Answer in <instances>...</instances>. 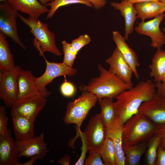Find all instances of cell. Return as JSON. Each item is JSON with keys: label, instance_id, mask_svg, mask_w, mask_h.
I'll return each instance as SVG.
<instances>
[{"label": "cell", "instance_id": "e575fe53", "mask_svg": "<svg viewBox=\"0 0 165 165\" xmlns=\"http://www.w3.org/2000/svg\"><path fill=\"white\" fill-rule=\"evenodd\" d=\"M156 165H165V149L159 147Z\"/></svg>", "mask_w": 165, "mask_h": 165}, {"label": "cell", "instance_id": "ab89813d", "mask_svg": "<svg viewBox=\"0 0 165 165\" xmlns=\"http://www.w3.org/2000/svg\"><path fill=\"white\" fill-rule=\"evenodd\" d=\"M38 159V158L37 156H33L31 157V159L27 162L23 163H20V165H32L34 164Z\"/></svg>", "mask_w": 165, "mask_h": 165}, {"label": "cell", "instance_id": "4dcf8cb0", "mask_svg": "<svg viewBox=\"0 0 165 165\" xmlns=\"http://www.w3.org/2000/svg\"><path fill=\"white\" fill-rule=\"evenodd\" d=\"M84 165H105L100 152L95 150H89L87 158L85 159Z\"/></svg>", "mask_w": 165, "mask_h": 165}, {"label": "cell", "instance_id": "f6af8a7d", "mask_svg": "<svg viewBox=\"0 0 165 165\" xmlns=\"http://www.w3.org/2000/svg\"><path fill=\"white\" fill-rule=\"evenodd\" d=\"M161 82L165 83V69L163 75L162 81Z\"/></svg>", "mask_w": 165, "mask_h": 165}, {"label": "cell", "instance_id": "ac0fdd59", "mask_svg": "<svg viewBox=\"0 0 165 165\" xmlns=\"http://www.w3.org/2000/svg\"><path fill=\"white\" fill-rule=\"evenodd\" d=\"M35 77L30 70H24L22 69L20 70L18 75V91L17 101L37 96H42L36 87Z\"/></svg>", "mask_w": 165, "mask_h": 165}, {"label": "cell", "instance_id": "ee69618b", "mask_svg": "<svg viewBox=\"0 0 165 165\" xmlns=\"http://www.w3.org/2000/svg\"><path fill=\"white\" fill-rule=\"evenodd\" d=\"M159 1L162 2L165 6V0H159ZM163 31L165 33V28H163L162 29Z\"/></svg>", "mask_w": 165, "mask_h": 165}, {"label": "cell", "instance_id": "d590c367", "mask_svg": "<svg viewBox=\"0 0 165 165\" xmlns=\"http://www.w3.org/2000/svg\"><path fill=\"white\" fill-rule=\"evenodd\" d=\"M82 152L79 158L76 163L75 165H84V161L85 160L86 153L88 151V148L85 142L82 140Z\"/></svg>", "mask_w": 165, "mask_h": 165}, {"label": "cell", "instance_id": "5bb4252c", "mask_svg": "<svg viewBox=\"0 0 165 165\" xmlns=\"http://www.w3.org/2000/svg\"><path fill=\"white\" fill-rule=\"evenodd\" d=\"M139 112L156 124H165V98L156 94L151 99L141 104Z\"/></svg>", "mask_w": 165, "mask_h": 165}, {"label": "cell", "instance_id": "3957f363", "mask_svg": "<svg viewBox=\"0 0 165 165\" xmlns=\"http://www.w3.org/2000/svg\"><path fill=\"white\" fill-rule=\"evenodd\" d=\"M162 125L154 123L138 112L129 118L124 124L123 145L130 146L146 141L159 130Z\"/></svg>", "mask_w": 165, "mask_h": 165}, {"label": "cell", "instance_id": "8d00e7d4", "mask_svg": "<svg viewBox=\"0 0 165 165\" xmlns=\"http://www.w3.org/2000/svg\"><path fill=\"white\" fill-rule=\"evenodd\" d=\"M156 94L158 96L165 98V83L161 82H155Z\"/></svg>", "mask_w": 165, "mask_h": 165}, {"label": "cell", "instance_id": "277c9868", "mask_svg": "<svg viewBox=\"0 0 165 165\" xmlns=\"http://www.w3.org/2000/svg\"><path fill=\"white\" fill-rule=\"evenodd\" d=\"M18 17L30 28V32L35 37L33 44L40 56L46 52L58 56L61 55L62 53L57 46L55 35L50 31L47 24L30 16L25 18L19 13Z\"/></svg>", "mask_w": 165, "mask_h": 165}, {"label": "cell", "instance_id": "30bf717a", "mask_svg": "<svg viewBox=\"0 0 165 165\" xmlns=\"http://www.w3.org/2000/svg\"><path fill=\"white\" fill-rule=\"evenodd\" d=\"M46 102V97L41 96L17 101L11 108V113L18 114L35 122Z\"/></svg>", "mask_w": 165, "mask_h": 165}, {"label": "cell", "instance_id": "7bdbcfd3", "mask_svg": "<svg viewBox=\"0 0 165 165\" xmlns=\"http://www.w3.org/2000/svg\"><path fill=\"white\" fill-rule=\"evenodd\" d=\"M40 3L43 5L46 6L47 4L53 1L54 0H38Z\"/></svg>", "mask_w": 165, "mask_h": 165}, {"label": "cell", "instance_id": "d4e9b609", "mask_svg": "<svg viewBox=\"0 0 165 165\" xmlns=\"http://www.w3.org/2000/svg\"><path fill=\"white\" fill-rule=\"evenodd\" d=\"M149 66L150 76L154 78V82H162L165 69V51L161 48L157 49Z\"/></svg>", "mask_w": 165, "mask_h": 165}, {"label": "cell", "instance_id": "cb8c5ba5", "mask_svg": "<svg viewBox=\"0 0 165 165\" xmlns=\"http://www.w3.org/2000/svg\"><path fill=\"white\" fill-rule=\"evenodd\" d=\"M148 142L146 141L128 146L123 145L125 158V165H137L146 151Z\"/></svg>", "mask_w": 165, "mask_h": 165}, {"label": "cell", "instance_id": "b9f144b4", "mask_svg": "<svg viewBox=\"0 0 165 165\" xmlns=\"http://www.w3.org/2000/svg\"><path fill=\"white\" fill-rule=\"evenodd\" d=\"M159 146L162 148L165 149V132Z\"/></svg>", "mask_w": 165, "mask_h": 165}, {"label": "cell", "instance_id": "9a60e30c", "mask_svg": "<svg viewBox=\"0 0 165 165\" xmlns=\"http://www.w3.org/2000/svg\"><path fill=\"white\" fill-rule=\"evenodd\" d=\"M105 61L109 66L108 70L111 72L125 82L132 83L133 71L117 47Z\"/></svg>", "mask_w": 165, "mask_h": 165}, {"label": "cell", "instance_id": "44dd1931", "mask_svg": "<svg viewBox=\"0 0 165 165\" xmlns=\"http://www.w3.org/2000/svg\"><path fill=\"white\" fill-rule=\"evenodd\" d=\"M110 5L114 9L119 10L124 18L125 33L124 37L127 40L129 35L134 31V23L138 18L134 5L126 0H121L120 2H112Z\"/></svg>", "mask_w": 165, "mask_h": 165}, {"label": "cell", "instance_id": "bcb514c9", "mask_svg": "<svg viewBox=\"0 0 165 165\" xmlns=\"http://www.w3.org/2000/svg\"><path fill=\"white\" fill-rule=\"evenodd\" d=\"M7 1V0H0V2H5Z\"/></svg>", "mask_w": 165, "mask_h": 165}, {"label": "cell", "instance_id": "5b68a950", "mask_svg": "<svg viewBox=\"0 0 165 165\" xmlns=\"http://www.w3.org/2000/svg\"><path fill=\"white\" fill-rule=\"evenodd\" d=\"M82 92L77 98L68 103L63 118L64 122L66 124L76 125L78 133L79 134L82 122L88 116L90 110L98 100L95 95L90 92Z\"/></svg>", "mask_w": 165, "mask_h": 165}, {"label": "cell", "instance_id": "603a6c76", "mask_svg": "<svg viewBox=\"0 0 165 165\" xmlns=\"http://www.w3.org/2000/svg\"><path fill=\"white\" fill-rule=\"evenodd\" d=\"M15 66L6 36L0 32V71H9Z\"/></svg>", "mask_w": 165, "mask_h": 165}, {"label": "cell", "instance_id": "7402d4cb", "mask_svg": "<svg viewBox=\"0 0 165 165\" xmlns=\"http://www.w3.org/2000/svg\"><path fill=\"white\" fill-rule=\"evenodd\" d=\"M137 17L142 20L155 18L165 11V6L160 1H149L134 5Z\"/></svg>", "mask_w": 165, "mask_h": 165}, {"label": "cell", "instance_id": "e0dca14e", "mask_svg": "<svg viewBox=\"0 0 165 165\" xmlns=\"http://www.w3.org/2000/svg\"><path fill=\"white\" fill-rule=\"evenodd\" d=\"M7 2L14 10L26 14L35 19L49 11L46 6L41 4L38 0H7Z\"/></svg>", "mask_w": 165, "mask_h": 165}, {"label": "cell", "instance_id": "ba28073f", "mask_svg": "<svg viewBox=\"0 0 165 165\" xmlns=\"http://www.w3.org/2000/svg\"><path fill=\"white\" fill-rule=\"evenodd\" d=\"M21 69L16 65L12 70L0 71V99L8 107L11 108L17 101L18 75Z\"/></svg>", "mask_w": 165, "mask_h": 165}, {"label": "cell", "instance_id": "d6a6232c", "mask_svg": "<svg viewBox=\"0 0 165 165\" xmlns=\"http://www.w3.org/2000/svg\"><path fill=\"white\" fill-rule=\"evenodd\" d=\"M65 80L60 86L61 93L64 97H72L75 93V88L72 83L67 81L66 79Z\"/></svg>", "mask_w": 165, "mask_h": 165}, {"label": "cell", "instance_id": "f1b7e54d", "mask_svg": "<svg viewBox=\"0 0 165 165\" xmlns=\"http://www.w3.org/2000/svg\"><path fill=\"white\" fill-rule=\"evenodd\" d=\"M75 4H83L90 8L93 7V4L87 0H54L46 5V6H49L50 8L46 19H51L60 7L68 5Z\"/></svg>", "mask_w": 165, "mask_h": 165}, {"label": "cell", "instance_id": "60d3db41", "mask_svg": "<svg viewBox=\"0 0 165 165\" xmlns=\"http://www.w3.org/2000/svg\"><path fill=\"white\" fill-rule=\"evenodd\" d=\"M126 1L130 2L133 4L139 3H142L149 1H159V0H126Z\"/></svg>", "mask_w": 165, "mask_h": 165}, {"label": "cell", "instance_id": "484cf974", "mask_svg": "<svg viewBox=\"0 0 165 165\" xmlns=\"http://www.w3.org/2000/svg\"><path fill=\"white\" fill-rule=\"evenodd\" d=\"M165 132V124L162 125L159 130L149 138L146 154L147 164L156 165L157 150Z\"/></svg>", "mask_w": 165, "mask_h": 165}, {"label": "cell", "instance_id": "d6986e66", "mask_svg": "<svg viewBox=\"0 0 165 165\" xmlns=\"http://www.w3.org/2000/svg\"><path fill=\"white\" fill-rule=\"evenodd\" d=\"M112 38L123 57L129 65L137 79L139 78L137 68L140 66L138 57L135 52L127 44L126 39L117 31L112 32Z\"/></svg>", "mask_w": 165, "mask_h": 165}, {"label": "cell", "instance_id": "8992f818", "mask_svg": "<svg viewBox=\"0 0 165 165\" xmlns=\"http://www.w3.org/2000/svg\"><path fill=\"white\" fill-rule=\"evenodd\" d=\"M46 62V68L44 73L40 76L35 77L36 87L41 95L45 97L50 95V92L46 88L47 85L51 83L54 79L61 76H68L72 77L76 75L77 70L61 63L50 62L43 54Z\"/></svg>", "mask_w": 165, "mask_h": 165}, {"label": "cell", "instance_id": "8fae6325", "mask_svg": "<svg viewBox=\"0 0 165 165\" xmlns=\"http://www.w3.org/2000/svg\"><path fill=\"white\" fill-rule=\"evenodd\" d=\"M165 17L163 13L148 21L142 20L134 29L138 33L149 37L152 41L151 46L154 48H161L165 45V34L160 28Z\"/></svg>", "mask_w": 165, "mask_h": 165}, {"label": "cell", "instance_id": "7c38bea8", "mask_svg": "<svg viewBox=\"0 0 165 165\" xmlns=\"http://www.w3.org/2000/svg\"><path fill=\"white\" fill-rule=\"evenodd\" d=\"M44 133L29 140L16 141L18 150L19 158L21 157H31L37 156L39 159L43 160L49 152L47 144L44 140Z\"/></svg>", "mask_w": 165, "mask_h": 165}, {"label": "cell", "instance_id": "2e32d148", "mask_svg": "<svg viewBox=\"0 0 165 165\" xmlns=\"http://www.w3.org/2000/svg\"><path fill=\"white\" fill-rule=\"evenodd\" d=\"M124 124L116 117L113 123L106 127V137L113 142L117 165H125V158L123 149L122 134Z\"/></svg>", "mask_w": 165, "mask_h": 165}, {"label": "cell", "instance_id": "7a4b0ae2", "mask_svg": "<svg viewBox=\"0 0 165 165\" xmlns=\"http://www.w3.org/2000/svg\"><path fill=\"white\" fill-rule=\"evenodd\" d=\"M100 75L92 78L87 84L79 87L82 91H88L95 95L98 99L105 97L115 98L123 91L133 87V84L125 82L117 75L99 64Z\"/></svg>", "mask_w": 165, "mask_h": 165}, {"label": "cell", "instance_id": "83f0119b", "mask_svg": "<svg viewBox=\"0 0 165 165\" xmlns=\"http://www.w3.org/2000/svg\"><path fill=\"white\" fill-rule=\"evenodd\" d=\"M100 152L105 165H117L115 148L109 138L106 137Z\"/></svg>", "mask_w": 165, "mask_h": 165}, {"label": "cell", "instance_id": "9c48e42d", "mask_svg": "<svg viewBox=\"0 0 165 165\" xmlns=\"http://www.w3.org/2000/svg\"><path fill=\"white\" fill-rule=\"evenodd\" d=\"M18 12L13 9L7 2H0V32L11 38L24 50L26 47L18 34L16 19Z\"/></svg>", "mask_w": 165, "mask_h": 165}, {"label": "cell", "instance_id": "4fadbf2b", "mask_svg": "<svg viewBox=\"0 0 165 165\" xmlns=\"http://www.w3.org/2000/svg\"><path fill=\"white\" fill-rule=\"evenodd\" d=\"M16 140L10 130L0 135V165H20Z\"/></svg>", "mask_w": 165, "mask_h": 165}, {"label": "cell", "instance_id": "f546056e", "mask_svg": "<svg viewBox=\"0 0 165 165\" xmlns=\"http://www.w3.org/2000/svg\"><path fill=\"white\" fill-rule=\"evenodd\" d=\"M61 43L64 54L63 62L68 66L72 67L78 53L72 47L70 43L63 40Z\"/></svg>", "mask_w": 165, "mask_h": 165}, {"label": "cell", "instance_id": "ffe728a7", "mask_svg": "<svg viewBox=\"0 0 165 165\" xmlns=\"http://www.w3.org/2000/svg\"><path fill=\"white\" fill-rule=\"evenodd\" d=\"M15 140L24 141L35 136L34 131L35 121L15 113H11Z\"/></svg>", "mask_w": 165, "mask_h": 165}, {"label": "cell", "instance_id": "4316f807", "mask_svg": "<svg viewBox=\"0 0 165 165\" xmlns=\"http://www.w3.org/2000/svg\"><path fill=\"white\" fill-rule=\"evenodd\" d=\"M98 101L101 108L100 114L107 127L116 117L115 102L113 99L108 97L99 99Z\"/></svg>", "mask_w": 165, "mask_h": 165}, {"label": "cell", "instance_id": "1f68e13d", "mask_svg": "<svg viewBox=\"0 0 165 165\" xmlns=\"http://www.w3.org/2000/svg\"><path fill=\"white\" fill-rule=\"evenodd\" d=\"M91 41L90 36L87 34L80 35L78 38L72 40L70 43L72 47L78 53L84 46Z\"/></svg>", "mask_w": 165, "mask_h": 165}, {"label": "cell", "instance_id": "52a82bcc", "mask_svg": "<svg viewBox=\"0 0 165 165\" xmlns=\"http://www.w3.org/2000/svg\"><path fill=\"white\" fill-rule=\"evenodd\" d=\"M79 135L88 151L100 152L106 138V127L100 113L91 117L84 131H81Z\"/></svg>", "mask_w": 165, "mask_h": 165}, {"label": "cell", "instance_id": "f35d334b", "mask_svg": "<svg viewBox=\"0 0 165 165\" xmlns=\"http://www.w3.org/2000/svg\"><path fill=\"white\" fill-rule=\"evenodd\" d=\"M71 157L70 156L66 154L56 162L62 165H68L70 163Z\"/></svg>", "mask_w": 165, "mask_h": 165}, {"label": "cell", "instance_id": "836d02e7", "mask_svg": "<svg viewBox=\"0 0 165 165\" xmlns=\"http://www.w3.org/2000/svg\"><path fill=\"white\" fill-rule=\"evenodd\" d=\"M8 117L6 115V107L0 106V135H2L8 129L7 128Z\"/></svg>", "mask_w": 165, "mask_h": 165}, {"label": "cell", "instance_id": "6da1fadb", "mask_svg": "<svg viewBox=\"0 0 165 165\" xmlns=\"http://www.w3.org/2000/svg\"><path fill=\"white\" fill-rule=\"evenodd\" d=\"M156 94L155 83L151 80L139 82L115 98L116 117L124 124L129 118L139 112L143 102L151 99Z\"/></svg>", "mask_w": 165, "mask_h": 165}, {"label": "cell", "instance_id": "74e56055", "mask_svg": "<svg viewBox=\"0 0 165 165\" xmlns=\"http://www.w3.org/2000/svg\"><path fill=\"white\" fill-rule=\"evenodd\" d=\"M93 5L94 8L96 9H100L105 6L107 3L106 0H87Z\"/></svg>", "mask_w": 165, "mask_h": 165}]
</instances>
